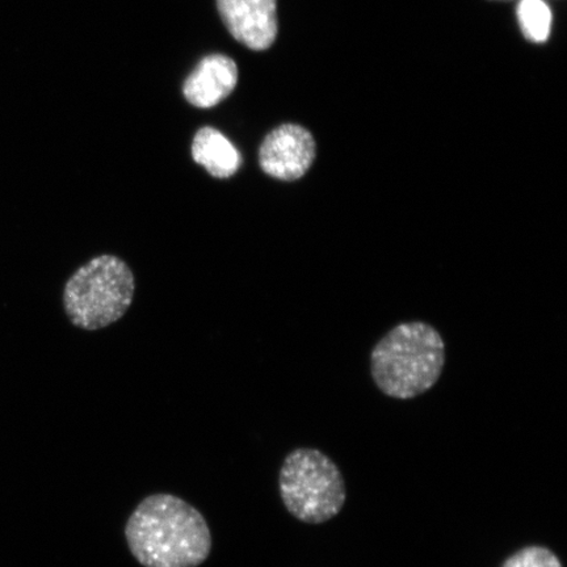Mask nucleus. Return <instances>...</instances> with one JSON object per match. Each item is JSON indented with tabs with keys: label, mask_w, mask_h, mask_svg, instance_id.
Listing matches in <instances>:
<instances>
[{
	"label": "nucleus",
	"mask_w": 567,
	"mask_h": 567,
	"mask_svg": "<svg viewBox=\"0 0 567 567\" xmlns=\"http://www.w3.org/2000/svg\"><path fill=\"white\" fill-rule=\"evenodd\" d=\"M125 537L133 557L144 567H197L212 551L203 514L173 494H153L141 501L126 522Z\"/></svg>",
	"instance_id": "1"
},
{
	"label": "nucleus",
	"mask_w": 567,
	"mask_h": 567,
	"mask_svg": "<svg viewBox=\"0 0 567 567\" xmlns=\"http://www.w3.org/2000/svg\"><path fill=\"white\" fill-rule=\"evenodd\" d=\"M445 343L434 326H395L371 353L375 386L395 400H413L436 385L444 370Z\"/></svg>",
	"instance_id": "2"
},
{
	"label": "nucleus",
	"mask_w": 567,
	"mask_h": 567,
	"mask_svg": "<svg viewBox=\"0 0 567 567\" xmlns=\"http://www.w3.org/2000/svg\"><path fill=\"white\" fill-rule=\"evenodd\" d=\"M134 292L131 267L115 255H101L71 275L63 289V308L75 328L102 330L125 316Z\"/></svg>",
	"instance_id": "3"
},
{
	"label": "nucleus",
	"mask_w": 567,
	"mask_h": 567,
	"mask_svg": "<svg viewBox=\"0 0 567 567\" xmlns=\"http://www.w3.org/2000/svg\"><path fill=\"white\" fill-rule=\"evenodd\" d=\"M279 491L288 513L307 524L331 520L342 512L347 498L339 467L313 449L295 450L284 460Z\"/></svg>",
	"instance_id": "4"
},
{
	"label": "nucleus",
	"mask_w": 567,
	"mask_h": 567,
	"mask_svg": "<svg viewBox=\"0 0 567 567\" xmlns=\"http://www.w3.org/2000/svg\"><path fill=\"white\" fill-rule=\"evenodd\" d=\"M317 157V144L308 130L284 124L268 133L259 148L261 172L280 182H296L309 173Z\"/></svg>",
	"instance_id": "5"
},
{
	"label": "nucleus",
	"mask_w": 567,
	"mask_h": 567,
	"mask_svg": "<svg viewBox=\"0 0 567 567\" xmlns=\"http://www.w3.org/2000/svg\"><path fill=\"white\" fill-rule=\"evenodd\" d=\"M219 16L233 38L255 52L267 51L278 38L276 0H217Z\"/></svg>",
	"instance_id": "6"
},
{
	"label": "nucleus",
	"mask_w": 567,
	"mask_h": 567,
	"mask_svg": "<svg viewBox=\"0 0 567 567\" xmlns=\"http://www.w3.org/2000/svg\"><path fill=\"white\" fill-rule=\"evenodd\" d=\"M238 83V68L230 56H205L184 82L183 94L198 109H212L228 97Z\"/></svg>",
	"instance_id": "7"
},
{
	"label": "nucleus",
	"mask_w": 567,
	"mask_h": 567,
	"mask_svg": "<svg viewBox=\"0 0 567 567\" xmlns=\"http://www.w3.org/2000/svg\"><path fill=\"white\" fill-rule=\"evenodd\" d=\"M193 158L217 179H229L243 166V155L237 147L215 127L205 126L196 133Z\"/></svg>",
	"instance_id": "8"
},
{
	"label": "nucleus",
	"mask_w": 567,
	"mask_h": 567,
	"mask_svg": "<svg viewBox=\"0 0 567 567\" xmlns=\"http://www.w3.org/2000/svg\"><path fill=\"white\" fill-rule=\"evenodd\" d=\"M516 17L524 38L535 44L547 42L551 28V11L544 0H519Z\"/></svg>",
	"instance_id": "9"
},
{
	"label": "nucleus",
	"mask_w": 567,
	"mask_h": 567,
	"mask_svg": "<svg viewBox=\"0 0 567 567\" xmlns=\"http://www.w3.org/2000/svg\"><path fill=\"white\" fill-rule=\"evenodd\" d=\"M502 567H564L555 551L540 545H530L508 557Z\"/></svg>",
	"instance_id": "10"
},
{
	"label": "nucleus",
	"mask_w": 567,
	"mask_h": 567,
	"mask_svg": "<svg viewBox=\"0 0 567 567\" xmlns=\"http://www.w3.org/2000/svg\"><path fill=\"white\" fill-rule=\"evenodd\" d=\"M498 2H514V0H498Z\"/></svg>",
	"instance_id": "11"
}]
</instances>
